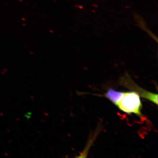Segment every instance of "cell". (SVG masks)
I'll list each match as a JSON object with an SVG mask.
<instances>
[{"label": "cell", "mask_w": 158, "mask_h": 158, "mask_svg": "<svg viewBox=\"0 0 158 158\" xmlns=\"http://www.w3.org/2000/svg\"><path fill=\"white\" fill-rule=\"evenodd\" d=\"M119 84L122 86L138 93L140 97L148 100L156 105H158V94L152 93L140 88L127 74H126L124 76L121 78Z\"/></svg>", "instance_id": "2"}, {"label": "cell", "mask_w": 158, "mask_h": 158, "mask_svg": "<svg viewBox=\"0 0 158 158\" xmlns=\"http://www.w3.org/2000/svg\"><path fill=\"white\" fill-rule=\"evenodd\" d=\"M119 110L127 114H135L143 117L141 110L142 105L140 96L135 91L124 92L122 97L116 105Z\"/></svg>", "instance_id": "1"}, {"label": "cell", "mask_w": 158, "mask_h": 158, "mask_svg": "<svg viewBox=\"0 0 158 158\" xmlns=\"http://www.w3.org/2000/svg\"><path fill=\"white\" fill-rule=\"evenodd\" d=\"M123 93L124 92L116 91L114 89H110L105 94V96L116 105L122 97Z\"/></svg>", "instance_id": "3"}]
</instances>
